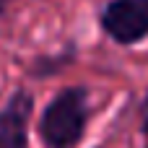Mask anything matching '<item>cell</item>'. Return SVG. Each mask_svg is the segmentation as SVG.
Wrapping results in <instances>:
<instances>
[{
  "mask_svg": "<svg viewBox=\"0 0 148 148\" xmlns=\"http://www.w3.org/2000/svg\"><path fill=\"white\" fill-rule=\"evenodd\" d=\"M88 120V96L83 88L73 86L60 91L39 120V138L47 148H75L83 138Z\"/></svg>",
  "mask_w": 148,
  "mask_h": 148,
  "instance_id": "6da1fadb",
  "label": "cell"
},
{
  "mask_svg": "<svg viewBox=\"0 0 148 148\" xmlns=\"http://www.w3.org/2000/svg\"><path fill=\"white\" fill-rule=\"evenodd\" d=\"M101 29L117 44H135L148 36V0H109Z\"/></svg>",
  "mask_w": 148,
  "mask_h": 148,
  "instance_id": "7a4b0ae2",
  "label": "cell"
},
{
  "mask_svg": "<svg viewBox=\"0 0 148 148\" xmlns=\"http://www.w3.org/2000/svg\"><path fill=\"white\" fill-rule=\"evenodd\" d=\"M34 99L29 91H16L0 109V148H29V117Z\"/></svg>",
  "mask_w": 148,
  "mask_h": 148,
  "instance_id": "3957f363",
  "label": "cell"
},
{
  "mask_svg": "<svg viewBox=\"0 0 148 148\" xmlns=\"http://www.w3.org/2000/svg\"><path fill=\"white\" fill-rule=\"evenodd\" d=\"M143 133L148 135V94H146V101H143Z\"/></svg>",
  "mask_w": 148,
  "mask_h": 148,
  "instance_id": "277c9868",
  "label": "cell"
}]
</instances>
